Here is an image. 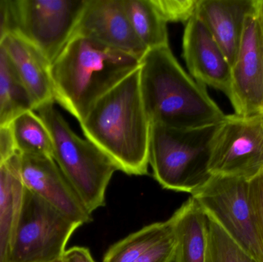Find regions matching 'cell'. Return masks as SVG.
<instances>
[{
    "label": "cell",
    "instance_id": "obj_3",
    "mask_svg": "<svg viewBox=\"0 0 263 262\" xmlns=\"http://www.w3.org/2000/svg\"><path fill=\"white\" fill-rule=\"evenodd\" d=\"M141 58L72 35L51 64L54 98L79 123L92 106L140 66Z\"/></svg>",
    "mask_w": 263,
    "mask_h": 262
},
{
    "label": "cell",
    "instance_id": "obj_19",
    "mask_svg": "<svg viewBox=\"0 0 263 262\" xmlns=\"http://www.w3.org/2000/svg\"><path fill=\"white\" fill-rule=\"evenodd\" d=\"M123 4L135 34L148 50L170 46L167 23L150 0H123Z\"/></svg>",
    "mask_w": 263,
    "mask_h": 262
},
{
    "label": "cell",
    "instance_id": "obj_14",
    "mask_svg": "<svg viewBox=\"0 0 263 262\" xmlns=\"http://www.w3.org/2000/svg\"><path fill=\"white\" fill-rule=\"evenodd\" d=\"M3 45L15 73L27 92L32 110L55 103L51 64L29 40L11 29Z\"/></svg>",
    "mask_w": 263,
    "mask_h": 262
},
{
    "label": "cell",
    "instance_id": "obj_7",
    "mask_svg": "<svg viewBox=\"0 0 263 262\" xmlns=\"http://www.w3.org/2000/svg\"><path fill=\"white\" fill-rule=\"evenodd\" d=\"M208 171L248 182L263 172V113L224 116L213 137Z\"/></svg>",
    "mask_w": 263,
    "mask_h": 262
},
{
    "label": "cell",
    "instance_id": "obj_17",
    "mask_svg": "<svg viewBox=\"0 0 263 262\" xmlns=\"http://www.w3.org/2000/svg\"><path fill=\"white\" fill-rule=\"evenodd\" d=\"M23 191L20 155L15 152L0 167V262H9Z\"/></svg>",
    "mask_w": 263,
    "mask_h": 262
},
{
    "label": "cell",
    "instance_id": "obj_30",
    "mask_svg": "<svg viewBox=\"0 0 263 262\" xmlns=\"http://www.w3.org/2000/svg\"><path fill=\"white\" fill-rule=\"evenodd\" d=\"M55 262H63V259L60 260V261H57Z\"/></svg>",
    "mask_w": 263,
    "mask_h": 262
},
{
    "label": "cell",
    "instance_id": "obj_18",
    "mask_svg": "<svg viewBox=\"0 0 263 262\" xmlns=\"http://www.w3.org/2000/svg\"><path fill=\"white\" fill-rule=\"evenodd\" d=\"M9 126L17 153L53 158L50 132L35 111L30 109L22 112Z\"/></svg>",
    "mask_w": 263,
    "mask_h": 262
},
{
    "label": "cell",
    "instance_id": "obj_22",
    "mask_svg": "<svg viewBox=\"0 0 263 262\" xmlns=\"http://www.w3.org/2000/svg\"><path fill=\"white\" fill-rule=\"evenodd\" d=\"M205 213L208 238L205 262H256L213 215Z\"/></svg>",
    "mask_w": 263,
    "mask_h": 262
},
{
    "label": "cell",
    "instance_id": "obj_2",
    "mask_svg": "<svg viewBox=\"0 0 263 262\" xmlns=\"http://www.w3.org/2000/svg\"><path fill=\"white\" fill-rule=\"evenodd\" d=\"M139 85L151 125L196 129L218 124L226 115L206 87L184 70L170 46L149 49L141 58Z\"/></svg>",
    "mask_w": 263,
    "mask_h": 262
},
{
    "label": "cell",
    "instance_id": "obj_11",
    "mask_svg": "<svg viewBox=\"0 0 263 262\" xmlns=\"http://www.w3.org/2000/svg\"><path fill=\"white\" fill-rule=\"evenodd\" d=\"M20 176L25 189L47 201L82 226L92 221L55 160L49 157L20 155Z\"/></svg>",
    "mask_w": 263,
    "mask_h": 262
},
{
    "label": "cell",
    "instance_id": "obj_10",
    "mask_svg": "<svg viewBox=\"0 0 263 262\" xmlns=\"http://www.w3.org/2000/svg\"><path fill=\"white\" fill-rule=\"evenodd\" d=\"M261 0H254L246 16L237 56L231 66L229 99L235 114L263 113V19Z\"/></svg>",
    "mask_w": 263,
    "mask_h": 262
},
{
    "label": "cell",
    "instance_id": "obj_29",
    "mask_svg": "<svg viewBox=\"0 0 263 262\" xmlns=\"http://www.w3.org/2000/svg\"><path fill=\"white\" fill-rule=\"evenodd\" d=\"M261 13H262V19H263V0H261Z\"/></svg>",
    "mask_w": 263,
    "mask_h": 262
},
{
    "label": "cell",
    "instance_id": "obj_12",
    "mask_svg": "<svg viewBox=\"0 0 263 262\" xmlns=\"http://www.w3.org/2000/svg\"><path fill=\"white\" fill-rule=\"evenodd\" d=\"M73 35L91 38L139 58L148 51L132 28L123 0H86Z\"/></svg>",
    "mask_w": 263,
    "mask_h": 262
},
{
    "label": "cell",
    "instance_id": "obj_16",
    "mask_svg": "<svg viewBox=\"0 0 263 262\" xmlns=\"http://www.w3.org/2000/svg\"><path fill=\"white\" fill-rule=\"evenodd\" d=\"M170 218L176 249L173 262H205L208 238V216L193 197Z\"/></svg>",
    "mask_w": 263,
    "mask_h": 262
},
{
    "label": "cell",
    "instance_id": "obj_6",
    "mask_svg": "<svg viewBox=\"0 0 263 262\" xmlns=\"http://www.w3.org/2000/svg\"><path fill=\"white\" fill-rule=\"evenodd\" d=\"M80 226L24 187L9 262L60 261Z\"/></svg>",
    "mask_w": 263,
    "mask_h": 262
},
{
    "label": "cell",
    "instance_id": "obj_8",
    "mask_svg": "<svg viewBox=\"0 0 263 262\" xmlns=\"http://www.w3.org/2000/svg\"><path fill=\"white\" fill-rule=\"evenodd\" d=\"M86 0H9L13 30L52 64L73 35Z\"/></svg>",
    "mask_w": 263,
    "mask_h": 262
},
{
    "label": "cell",
    "instance_id": "obj_23",
    "mask_svg": "<svg viewBox=\"0 0 263 262\" xmlns=\"http://www.w3.org/2000/svg\"><path fill=\"white\" fill-rule=\"evenodd\" d=\"M150 3L165 23L186 24L196 15L199 0H150Z\"/></svg>",
    "mask_w": 263,
    "mask_h": 262
},
{
    "label": "cell",
    "instance_id": "obj_25",
    "mask_svg": "<svg viewBox=\"0 0 263 262\" xmlns=\"http://www.w3.org/2000/svg\"><path fill=\"white\" fill-rule=\"evenodd\" d=\"M176 240L173 233L133 262H173Z\"/></svg>",
    "mask_w": 263,
    "mask_h": 262
},
{
    "label": "cell",
    "instance_id": "obj_32",
    "mask_svg": "<svg viewBox=\"0 0 263 262\" xmlns=\"http://www.w3.org/2000/svg\"><path fill=\"white\" fill-rule=\"evenodd\" d=\"M2 1H3V0H0V5H1Z\"/></svg>",
    "mask_w": 263,
    "mask_h": 262
},
{
    "label": "cell",
    "instance_id": "obj_9",
    "mask_svg": "<svg viewBox=\"0 0 263 262\" xmlns=\"http://www.w3.org/2000/svg\"><path fill=\"white\" fill-rule=\"evenodd\" d=\"M256 262H263V247L253 221L248 181L210 175L191 193Z\"/></svg>",
    "mask_w": 263,
    "mask_h": 262
},
{
    "label": "cell",
    "instance_id": "obj_15",
    "mask_svg": "<svg viewBox=\"0 0 263 262\" xmlns=\"http://www.w3.org/2000/svg\"><path fill=\"white\" fill-rule=\"evenodd\" d=\"M254 0H199L196 15L206 25L230 66L237 56L244 22Z\"/></svg>",
    "mask_w": 263,
    "mask_h": 262
},
{
    "label": "cell",
    "instance_id": "obj_20",
    "mask_svg": "<svg viewBox=\"0 0 263 262\" xmlns=\"http://www.w3.org/2000/svg\"><path fill=\"white\" fill-rule=\"evenodd\" d=\"M32 110L27 92L20 83L3 43L0 46V129L10 126L22 112Z\"/></svg>",
    "mask_w": 263,
    "mask_h": 262
},
{
    "label": "cell",
    "instance_id": "obj_5",
    "mask_svg": "<svg viewBox=\"0 0 263 262\" xmlns=\"http://www.w3.org/2000/svg\"><path fill=\"white\" fill-rule=\"evenodd\" d=\"M218 124L188 129L151 125L148 165L162 189L191 194L210 176L209 162Z\"/></svg>",
    "mask_w": 263,
    "mask_h": 262
},
{
    "label": "cell",
    "instance_id": "obj_31",
    "mask_svg": "<svg viewBox=\"0 0 263 262\" xmlns=\"http://www.w3.org/2000/svg\"><path fill=\"white\" fill-rule=\"evenodd\" d=\"M63 262H67L66 261V260L64 259V258H63Z\"/></svg>",
    "mask_w": 263,
    "mask_h": 262
},
{
    "label": "cell",
    "instance_id": "obj_28",
    "mask_svg": "<svg viewBox=\"0 0 263 262\" xmlns=\"http://www.w3.org/2000/svg\"><path fill=\"white\" fill-rule=\"evenodd\" d=\"M63 258L67 262H96L90 251L87 248L80 246H75L66 250Z\"/></svg>",
    "mask_w": 263,
    "mask_h": 262
},
{
    "label": "cell",
    "instance_id": "obj_1",
    "mask_svg": "<svg viewBox=\"0 0 263 262\" xmlns=\"http://www.w3.org/2000/svg\"><path fill=\"white\" fill-rule=\"evenodd\" d=\"M85 136L129 175L148 174L151 123L144 108L139 67L101 97L80 123Z\"/></svg>",
    "mask_w": 263,
    "mask_h": 262
},
{
    "label": "cell",
    "instance_id": "obj_21",
    "mask_svg": "<svg viewBox=\"0 0 263 262\" xmlns=\"http://www.w3.org/2000/svg\"><path fill=\"white\" fill-rule=\"evenodd\" d=\"M172 218L148 225L109 247L103 262H133L173 233Z\"/></svg>",
    "mask_w": 263,
    "mask_h": 262
},
{
    "label": "cell",
    "instance_id": "obj_4",
    "mask_svg": "<svg viewBox=\"0 0 263 262\" xmlns=\"http://www.w3.org/2000/svg\"><path fill=\"white\" fill-rule=\"evenodd\" d=\"M53 143V159L91 214L106 204L109 182L118 167L98 146L80 138L54 103L37 109Z\"/></svg>",
    "mask_w": 263,
    "mask_h": 262
},
{
    "label": "cell",
    "instance_id": "obj_13",
    "mask_svg": "<svg viewBox=\"0 0 263 262\" xmlns=\"http://www.w3.org/2000/svg\"><path fill=\"white\" fill-rule=\"evenodd\" d=\"M183 58L192 77L204 86L231 92V66L203 21L194 15L185 24Z\"/></svg>",
    "mask_w": 263,
    "mask_h": 262
},
{
    "label": "cell",
    "instance_id": "obj_26",
    "mask_svg": "<svg viewBox=\"0 0 263 262\" xmlns=\"http://www.w3.org/2000/svg\"><path fill=\"white\" fill-rule=\"evenodd\" d=\"M15 152L10 126L3 128L0 129V167Z\"/></svg>",
    "mask_w": 263,
    "mask_h": 262
},
{
    "label": "cell",
    "instance_id": "obj_24",
    "mask_svg": "<svg viewBox=\"0 0 263 262\" xmlns=\"http://www.w3.org/2000/svg\"><path fill=\"white\" fill-rule=\"evenodd\" d=\"M248 197L253 221L263 247V172L248 182Z\"/></svg>",
    "mask_w": 263,
    "mask_h": 262
},
{
    "label": "cell",
    "instance_id": "obj_27",
    "mask_svg": "<svg viewBox=\"0 0 263 262\" xmlns=\"http://www.w3.org/2000/svg\"><path fill=\"white\" fill-rule=\"evenodd\" d=\"M12 29L13 23L9 0H3L0 5V46L4 41L8 32Z\"/></svg>",
    "mask_w": 263,
    "mask_h": 262
}]
</instances>
